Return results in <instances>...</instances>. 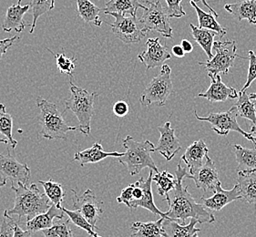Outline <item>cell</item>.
<instances>
[{
  "label": "cell",
  "instance_id": "6",
  "mask_svg": "<svg viewBox=\"0 0 256 237\" xmlns=\"http://www.w3.org/2000/svg\"><path fill=\"white\" fill-rule=\"evenodd\" d=\"M172 70L169 65L164 64L159 74L154 78L145 88L140 98L144 107L152 105L164 107L172 92V82L170 78Z\"/></svg>",
  "mask_w": 256,
  "mask_h": 237
},
{
  "label": "cell",
  "instance_id": "23",
  "mask_svg": "<svg viewBox=\"0 0 256 237\" xmlns=\"http://www.w3.org/2000/svg\"><path fill=\"white\" fill-rule=\"evenodd\" d=\"M123 154L124 152H104L102 145L98 142H95L90 148L76 152L74 155V160H78L80 164V166L83 167L88 164H97L98 162L104 160L108 157L118 158V157H122Z\"/></svg>",
  "mask_w": 256,
  "mask_h": 237
},
{
  "label": "cell",
  "instance_id": "40",
  "mask_svg": "<svg viewBox=\"0 0 256 237\" xmlns=\"http://www.w3.org/2000/svg\"><path fill=\"white\" fill-rule=\"evenodd\" d=\"M182 0H166L167 2V10L169 13L170 18H180L182 16L186 15L185 11L182 8Z\"/></svg>",
  "mask_w": 256,
  "mask_h": 237
},
{
  "label": "cell",
  "instance_id": "53",
  "mask_svg": "<svg viewBox=\"0 0 256 237\" xmlns=\"http://www.w3.org/2000/svg\"><path fill=\"white\" fill-rule=\"evenodd\" d=\"M0 144H5L6 145H10V142H8V140L6 139H1L0 138Z\"/></svg>",
  "mask_w": 256,
  "mask_h": 237
},
{
  "label": "cell",
  "instance_id": "52",
  "mask_svg": "<svg viewBox=\"0 0 256 237\" xmlns=\"http://www.w3.org/2000/svg\"><path fill=\"white\" fill-rule=\"evenodd\" d=\"M6 184V179H3V180H0V188L5 186Z\"/></svg>",
  "mask_w": 256,
  "mask_h": 237
},
{
  "label": "cell",
  "instance_id": "12",
  "mask_svg": "<svg viewBox=\"0 0 256 237\" xmlns=\"http://www.w3.org/2000/svg\"><path fill=\"white\" fill-rule=\"evenodd\" d=\"M70 191L73 194L72 202L74 210L80 212L95 229H98L97 222L103 214L102 202L98 199L90 189L84 192L82 196H78L75 190Z\"/></svg>",
  "mask_w": 256,
  "mask_h": 237
},
{
  "label": "cell",
  "instance_id": "20",
  "mask_svg": "<svg viewBox=\"0 0 256 237\" xmlns=\"http://www.w3.org/2000/svg\"><path fill=\"white\" fill-rule=\"evenodd\" d=\"M30 8V6L28 5H20L18 3L10 6L6 13L2 30L6 32L16 31L18 33L24 30L26 26H30V24L24 20V15Z\"/></svg>",
  "mask_w": 256,
  "mask_h": 237
},
{
  "label": "cell",
  "instance_id": "26",
  "mask_svg": "<svg viewBox=\"0 0 256 237\" xmlns=\"http://www.w3.org/2000/svg\"><path fill=\"white\" fill-rule=\"evenodd\" d=\"M138 8H146L138 0H110L105 4L103 11L106 15L118 13L123 16H136Z\"/></svg>",
  "mask_w": 256,
  "mask_h": 237
},
{
  "label": "cell",
  "instance_id": "48",
  "mask_svg": "<svg viewBox=\"0 0 256 237\" xmlns=\"http://www.w3.org/2000/svg\"><path fill=\"white\" fill-rule=\"evenodd\" d=\"M180 45L182 46V48L184 50L185 53H190V52H192V50H194L192 44L187 40H182Z\"/></svg>",
  "mask_w": 256,
  "mask_h": 237
},
{
  "label": "cell",
  "instance_id": "16",
  "mask_svg": "<svg viewBox=\"0 0 256 237\" xmlns=\"http://www.w3.org/2000/svg\"><path fill=\"white\" fill-rule=\"evenodd\" d=\"M158 130L160 137L155 146L154 152H158L166 160H172L182 149L179 139L175 135V129H172L170 127V122H167L164 126H159Z\"/></svg>",
  "mask_w": 256,
  "mask_h": 237
},
{
  "label": "cell",
  "instance_id": "27",
  "mask_svg": "<svg viewBox=\"0 0 256 237\" xmlns=\"http://www.w3.org/2000/svg\"><path fill=\"white\" fill-rule=\"evenodd\" d=\"M164 217H160L154 222H135L132 224V237H164Z\"/></svg>",
  "mask_w": 256,
  "mask_h": 237
},
{
  "label": "cell",
  "instance_id": "14",
  "mask_svg": "<svg viewBox=\"0 0 256 237\" xmlns=\"http://www.w3.org/2000/svg\"><path fill=\"white\" fill-rule=\"evenodd\" d=\"M146 48L147 50L145 52L138 54V58L144 63L147 70L162 66L164 62L172 58L169 50L160 42V38H148L146 42Z\"/></svg>",
  "mask_w": 256,
  "mask_h": 237
},
{
  "label": "cell",
  "instance_id": "39",
  "mask_svg": "<svg viewBox=\"0 0 256 237\" xmlns=\"http://www.w3.org/2000/svg\"><path fill=\"white\" fill-rule=\"evenodd\" d=\"M248 58L246 60H249L250 64H249V68H248V75H247V80H246V84L244 88H242L241 92H246V90L251 86L252 83L256 80V55L252 50L248 52Z\"/></svg>",
  "mask_w": 256,
  "mask_h": 237
},
{
  "label": "cell",
  "instance_id": "42",
  "mask_svg": "<svg viewBox=\"0 0 256 237\" xmlns=\"http://www.w3.org/2000/svg\"><path fill=\"white\" fill-rule=\"evenodd\" d=\"M70 219H68L66 221L63 222H54L53 227L55 229L56 234H58L60 237H73V234H72V230L70 228Z\"/></svg>",
  "mask_w": 256,
  "mask_h": 237
},
{
  "label": "cell",
  "instance_id": "34",
  "mask_svg": "<svg viewBox=\"0 0 256 237\" xmlns=\"http://www.w3.org/2000/svg\"><path fill=\"white\" fill-rule=\"evenodd\" d=\"M38 182H40L41 186H43L45 194L50 200L52 204H55L58 208L62 209V202L64 201V197L66 194L63 189V186L53 180H46V182L40 180Z\"/></svg>",
  "mask_w": 256,
  "mask_h": 237
},
{
  "label": "cell",
  "instance_id": "17",
  "mask_svg": "<svg viewBox=\"0 0 256 237\" xmlns=\"http://www.w3.org/2000/svg\"><path fill=\"white\" fill-rule=\"evenodd\" d=\"M210 78V85L204 93H199V97L207 98L212 102H224L228 98H238L239 93L236 88L228 87L222 82L220 74L212 75L208 73Z\"/></svg>",
  "mask_w": 256,
  "mask_h": 237
},
{
  "label": "cell",
  "instance_id": "36",
  "mask_svg": "<svg viewBox=\"0 0 256 237\" xmlns=\"http://www.w3.org/2000/svg\"><path fill=\"white\" fill-rule=\"evenodd\" d=\"M6 106L0 104V134H3L6 139L8 140L10 145L15 149L18 145V142L13 139L12 128H13V118L10 114L6 112Z\"/></svg>",
  "mask_w": 256,
  "mask_h": 237
},
{
  "label": "cell",
  "instance_id": "4",
  "mask_svg": "<svg viewBox=\"0 0 256 237\" xmlns=\"http://www.w3.org/2000/svg\"><path fill=\"white\" fill-rule=\"evenodd\" d=\"M36 106L40 108L38 120L41 125L40 134L44 139L67 140L68 132L78 130V127H72L63 118L56 105L45 98L36 97Z\"/></svg>",
  "mask_w": 256,
  "mask_h": 237
},
{
  "label": "cell",
  "instance_id": "31",
  "mask_svg": "<svg viewBox=\"0 0 256 237\" xmlns=\"http://www.w3.org/2000/svg\"><path fill=\"white\" fill-rule=\"evenodd\" d=\"M256 102H254L252 100L249 98V94H247L246 92H240L238 96V102L234 106L239 117L248 120L252 125L256 126Z\"/></svg>",
  "mask_w": 256,
  "mask_h": 237
},
{
  "label": "cell",
  "instance_id": "28",
  "mask_svg": "<svg viewBox=\"0 0 256 237\" xmlns=\"http://www.w3.org/2000/svg\"><path fill=\"white\" fill-rule=\"evenodd\" d=\"M190 33L194 36L195 42L202 46L204 52L206 53L208 60H212L214 58L212 48H214V38L219 35L214 31L206 30V28H200L192 24H190Z\"/></svg>",
  "mask_w": 256,
  "mask_h": 237
},
{
  "label": "cell",
  "instance_id": "13",
  "mask_svg": "<svg viewBox=\"0 0 256 237\" xmlns=\"http://www.w3.org/2000/svg\"><path fill=\"white\" fill-rule=\"evenodd\" d=\"M0 174L3 179H10L12 184L22 182L28 184L30 178V168L26 164L18 162L8 148V155L0 154Z\"/></svg>",
  "mask_w": 256,
  "mask_h": 237
},
{
  "label": "cell",
  "instance_id": "49",
  "mask_svg": "<svg viewBox=\"0 0 256 237\" xmlns=\"http://www.w3.org/2000/svg\"><path fill=\"white\" fill-rule=\"evenodd\" d=\"M199 1H200V2H202V4H204V5L205 6L210 10V13H212V14L214 15L216 18H218V16H219V15L216 13V11L214 10V8H212V6L207 3V2H206V0H199Z\"/></svg>",
  "mask_w": 256,
  "mask_h": 237
},
{
  "label": "cell",
  "instance_id": "19",
  "mask_svg": "<svg viewBox=\"0 0 256 237\" xmlns=\"http://www.w3.org/2000/svg\"><path fill=\"white\" fill-rule=\"evenodd\" d=\"M208 152V147L202 140H196L190 145L182 157V160L184 162L187 168L189 169L188 174L192 176L199 170L200 166L204 164L206 159L209 157Z\"/></svg>",
  "mask_w": 256,
  "mask_h": 237
},
{
  "label": "cell",
  "instance_id": "41",
  "mask_svg": "<svg viewBox=\"0 0 256 237\" xmlns=\"http://www.w3.org/2000/svg\"><path fill=\"white\" fill-rule=\"evenodd\" d=\"M15 224L13 218L4 212V219L0 226V237H13Z\"/></svg>",
  "mask_w": 256,
  "mask_h": 237
},
{
  "label": "cell",
  "instance_id": "8",
  "mask_svg": "<svg viewBox=\"0 0 256 237\" xmlns=\"http://www.w3.org/2000/svg\"><path fill=\"white\" fill-rule=\"evenodd\" d=\"M216 52V56L212 60H208L206 62H198L200 66L206 68L207 72L212 75L218 74H227L230 68L234 66V60L236 57L244 58L237 55V46L234 40L227 42H214V48Z\"/></svg>",
  "mask_w": 256,
  "mask_h": 237
},
{
  "label": "cell",
  "instance_id": "45",
  "mask_svg": "<svg viewBox=\"0 0 256 237\" xmlns=\"http://www.w3.org/2000/svg\"><path fill=\"white\" fill-rule=\"evenodd\" d=\"M13 237H32V232L30 230H26V231L22 230L20 226L16 222L15 226H14Z\"/></svg>",
  "mask_w": 256,
  "mask_h": 237
},
{
  "label": "cell",
  "instance_id": "2",
  "mask_svg": "<svg viewBox=\"0 0 256 237\" xmlns=\"http://www.w3.org/2000/svg\"><path fill=\"white\" fill-rule=\"evenodd\" d=\"M11 190L15 192V206L5 212L10 216H16L18 222H23L24 219L26 222L52 207V202L46 194H41L36 184L30 186L22 182H18V186L12 184Z\"/></svg>",
  "mask_w": 256,
  "mask_h": 237
},
{
  "label": "cell",
  "instance_id": "22",
  "mask_svg": "<svg viewBox=\"0 0 256 237\" xmlns=\"http://www.w3.org/2000/svg\"><path fill=\"white\" fill-rule=\"evenodd\" d=\"M64 211L52 204V207L46 212L38 214L30 221L26 222V229L31 232H38L44 229L53 226L54 219L62 220L64 218Z\"/></svg>",
  "mask_w": 256,
  "mask_h": 237
},
{
  "label": "cell",
  "instance_id": "15",
  "mask_svg": "<svg viewBox=\"0 0 256 237\" xmlns=\"http://www.w3.org/2000/svg\"><path fill=\"white\" fill-rule=\"evenodd\" d=\"M186 178L194 180L195 186L202 191L207 192H216L217 187L222 186L218 170L216 169L214 160L208 157L204 164L200 166L194 174L190 176L187 174Z\"/></svg>",
  "mask_w": 256,
  "mask_h": 237
},
{
  "label": "cell",
  "instance_id": "21",
  "mask_svg": "<svg viewBox=\"0 0 256 237\" xmlns=\"http://www.w3.org/2000/svg\"><path fill=\"white\" fill-rule=\"evenodd\" d=\"M199 222L192 218L188 224H182L177 221L170 219H164L162 224L164 237H199L198 232H200V228H197L196 224Z\"/></svg>",
  "mask_w": 256,
  "mask_h": 237
},
{
  "label": "cell",
  "instance_id": "43",
  "mask_svg": "<svg viewBox=\"0 0 256 237\" xmlns=\"http://www.w3.org/2000/svg\"><path fill=\"white\" fill-rule=\"evenodd\" d=\"M113 114L117 117H124L128 112V105L126 102L120 100L113 105Z\"/></svg>",
  "mask_w": 256,
  "mask_h": 237
},
{
  "label": "cell",
  "instance_id": "7",
  "mask_svg": "<svg viewBox=\"0 0 256 237\" xmlns=\"http://www.w3.org/2000/svg\"><path fill=\"white\" fill-rule=\"evenodd\" d=\"M148 6L144 10V14L140 20L145 33L156 31L168 38H172V28L170 25V15L167 8H164L160 0H145Z\"/></svg>",
  "mask_w": 256,
  "mask_h": 237
},
{
  "label": "cell",
  "instance_id": "9",
  "mask_svg": "<svg viewBox=\"0 0 256 237\" xmlns=\"http://www.w3.org/2000/svg\"><path fill=\"white\" fill-rule=\"evenodd\" d=\"M194 115L196 118L200 122H207L212 125V130L219 135L226 136L230 132H236L244 136L246 139L251 140L254 144V139L250 132H246L242 129L240 125L237 122V110L236 106H232L227 112H217V114H210L207 117H200L197 112L194 110Z\"/></svg>",
  "mask_w": 256,
  "mask_h": 237
},
{
  "label": "cell",
  "instance_id": "35",
  "mask_svg": "<svg viewBox=\"0 0 256 237\" xmlns=\"http://www.w3.org/2000/svg\"><path fill=\"white\" fill-rule=\"evenodd\" d=\"M152 182L158 186V194L164 197L176 186L177 178L167 170H162L160 172H156L155 174H154Z\"/></svg>",
  "mask_w": 256,
  "mask_h": 237
},
{
  "label": "cell",
  "instance_id": "11",
  "mask_svg": "<svg viewBox=\"0 0 256 237\" xmlns=\"http://www.w3.org/2000/svg\"><path fill=\"white\" fill-rule=\"evenodd\" d=\"M154 170L150 169L148 178L144 179V177L136 180L132 186V198L130 202L128 208L137 209L138 207H142L152 212L155 216L166 218L165 212L160 211L156 204H154V194H152V176Z\"/></svg>",
  "mask_w": 256,
  "mask_h": 237
},
{
  "label": "cell",
  "instance_id": "38",
  "mask_svg": "<svg viewBox=\"0 0 256 237\" xmlns=\"http://www.w3.org/2000/svg\"><path fill=\"white\" fill-rule=\"evenodd\" d=\"M48 52H52V54L55 56L56 62V67L58 68V70L62 74H66L68 75L70 77L72 78L73 76V72L76 68V62L77 60L75 58H68L64 53H58V54H54L52 50H48Z\"/></svg>",
  "mask_w": 256,
  "mask_h": 237
},
{
  "label": "cell",
  "instance_id": "18",
  "mask_svg": "<svg viewBox=\"0 0 256 237\" xmlns=\"http://www.w3.org/2000/svg\"><path fill=\"white\" fill-rule=\"evenodd\" d=\"M242 200L241 192L239 186L236 184L232 190H224L219 186L216 189L214 194L208 198L202 197V204L210 211L219 212L232 202Z\"/></svg>",
  "mask_w": 256,
  "mask_h": 237
},
{
  "label": "cell",
  "instance_id": "46",
  "mask_svg": "<svg viewBox=\"0 0 256 237\" xmlns=\"http://www.w3.org/2000/svg\"><path fill=\"white\" fill-rule=\"evenodd\" d=\"M172 52L174 53L175 57L177 58H184L185 55L184 50L182 48V45H175L172 46Z\"/></svg>",
  "mask_w": 256,
  "mask_h": 237
},
{
  "label": "cell",
  "instance_id": "5",
  "mask_svg": "<svg viewBox=\"0 0 256 237\" xmlns=\"http://www.w3.org/2000/svg\"><path fill=\"white\" fill-rule=\"evenodd\" d=\"M72 96L66 100L65 107L70 110L78 120V130L84 135L90 134V122L94 114V104L98 98V93H90L84 88H80L70 82Z\"/></svg>",
  "mask_w": 256,
  "mask_h": 237
},
{
  "label": "cell",
  "instance_id": "29",
  "mask_svg": "<svg viewBox=\"0 0 256 237\" xmlns=\"http://www.w3.org/2000/svg\"><path fill=\"white\" fill-rule=\"evenodd\" d=\"M198 1L199 0H190V4L192 8H194L195 11L197 13L198 21H199L198 28L214 31L222 38L226 36V33H227L226 28L220 26V24L218 23V21L216 20V18L212 13H207L199 8L196 4Z\"/></svg>",
  "mask_w": 256,
  "mask_h": 237
},
{
  "label": "cell",
  "instance_id": "37",
  "mask_svg": "<svg viewBox=\"0 0 256 237\" xmlns=\"http://www.w3.org/2000/svg\"><path fill=\"white\" fill-rule=\"evenodd\" d=\"M62 210L68 216V219L72 221L76 226L78 228H82L83 230H85L86 232L92 237H102L100 236L98 234L94 231V227L88 222L87 220L84 218L82 214L77 210H68L64 207H62Z\"/></svg>",
  "mask_w": 256,
  "mask_h": 237
},
{
  "label": "cell",
  "instance_id": "3",
  "mask_svg": "<svg viewBox=\"0 0 256 237\" xmlns=\"http://www.w3.org/2000/svg\"><path fill=\"white\" fill-rule=\"evenodd\" d=\"M122 144L126 152L122 157H118V160L120 164L126 166L130 176H137L145 168H150L155 172H159L150 155L155 149V145L152 142H137L128 135L123 140Z\"/></svg>",
  "mask_w": 256,
  "mask_h": 237
},
{
  "label": "cell",
  "instance_id": "51",
  "mask_svg": "<svg viewBox=\"0 0 256 237\" xmlns=\"http://www.w3.org/2000/svg\"><path fill=\"white\" fill-rule=\"evenodd\" d=\"M249 98L256 102V93H251V94H249Z\"/></svg>",
  "mask_w": 256,
  "mask_h": 237
},
{
  "label": "cell",
  "instance_id": "47",
  "mask_svg": "<svg viewBox=\"0 0 256 237\" xmlns=\"http://www.w3.org/2000/svg\"><path fill=\"white\" fill-rule=\"evenodd\" d=\"M42 234H44L45 237H60L53 226L42 230Z\"/></svg>",
  "mask_w": 256,
  "mask_h": 237
},
{
  "label": "cell",
  "instance_id": "30",
  "mask_svg": "<svg viewBox=\"0 0 256 237\" xmlns=\"http://www.w3.org/2000/svg\"><path fill=\"white\" fill-rule=\"evenodd\" d=\"M236 162L238 164L237 170H256V146L254 148H246L241 145H234Z\"/></svg>",
  "mask_w": 256,
  "mask_h": 237
},
{
  "label": "cell",
  "instance_id": "44",
  "mask_svg": "<svg viewBox=\"0 0 256 237\" xmlns=\"http://www.w3.org/2000/svg\"><path fill=\"white\" fill-rule=\"evenodd\" d=\"M18 38V36H12L10 38H5L3 40H0V60L3 58V56L8 52V50L14 44V42Z\"/></svg>",
  "mask_w": 256,
  "mask_h": 237
},
{
  "label": "cell",
  "instance_id": "24",
  "mask_svg": "<svg viewBox=\"0 0 256 237\" xmlns=\"http://www.w3.org/2000/svg\"><path fill=\"white\" fill-rule=\"evenodd\" d=\"M242 200L250 204H256V170H240L236 179Z\"/></svg>",
  "mask_w": 256,
  "mask_h": 237
},
{
  "label": "cell",
  "instance_id": "1",
  "mask_svg": "<svg viewBox=\"0 0 256 237\" xmlns=\"http://www.w3.org/2000/svg\"><path fill=\"white\" fill-rule=\"evenodd\" d=\"M187 176V170L179 162L175 170L177 184L174 188L164 196V200L169 204V210L165 212V219L174 220L185 224L188 218L196 219L199 224H212L216 217L202 204L195 201L188 192V187L182 186L184 179Z\"/></svg>",
  "mask_w": 256,
  "mask_h": 237
},
{
  "label": "cell",
  "instance_id": "33",
  "mask_svg": "<svg viewBox=\"0 0 256 237\" xmlns=\"http://www.w3.org/2000/svg\"><path fill=\"white\" fill-rule=\"evenodd\" d=\"M24 1H26L25 5L30 6L33 11V20H32L30 30V33L32 34L35 30L36 21L38 20V18L54 10L56 0H18V4L21 5V3H23Z\"/></svg>",
  "mask_w": 256,
  "mask_h": 237
},
{
  "label": "cell",
  "instance_id": "10",
  "mask_svg": "<svg viewBox=\"0 0 256 237\" xmlns=\"http://www.w3.org/2000/svg\"><path fill=\"white\" fill-rule=\"evenodd\" d=\"M108 15L114 16L115 21L112 24L106 23L112 26L113 34L124 43H138L147 35L137 16H123L118 13H110Z\"/></svg>",
  "mask_w": 256,
  "mask_h": 237
},
{
  "label": "cell",
  "instance_id": "50",
  "mask_svg": "<svg viewBox=\"0 0 256 237\" xmlns=\"http://www.w3.org/2000/svg\"><path fill=\"white\" fill-rule=\"evenodd\" d=\"M249 132H250V134H252V136L254 137V146H256V126L252 125V126L251 130H250Z\"/></svg>",
  "mask_w": 256,
  "mask_h": 237
},
{
  "label": "cell",
  "instance_id": "32",
  "mask_svg": "<svg viewBox=\"0 0 256 237\" xmlns=\"http://www.w3.org/2000/svg\"><path fill=\"white\" fill-rule=\"evenodd\" d=\"M78 12L80 16L87 23L92 22L95 26H100L102 21L100 18L102 10L90 0H77Z\"/></svg>",
  "mask_w": 256,
  "mask_h": 237
},
{
  "label": "cell",
  "instance_id": "25",
  "mask_svg": "<svg viewBox=\"0 0 256 237\" xmlns=\"http://www.w3.org/2000/svg\"><path fill=\"white\" fill-rule=\"evenodd\" d=\"M224 8L238 21L247 20L250 24L256 25V0H242L226 4Z\"/></svg>",
  "mask_w": 256,
  "mask_h": 237
}]
</instances>
